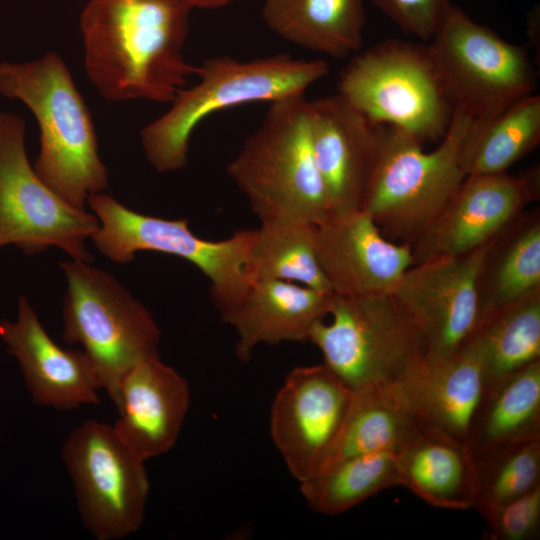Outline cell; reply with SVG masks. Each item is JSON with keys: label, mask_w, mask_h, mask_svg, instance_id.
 I'll return each mask as SVG.
<instances>
[{"label": "cell", "mask_w": 540, "mask_h": 540, "mask_svg": "<svg viewBox=\"0 0 540 540\" xmlns=\"http://www.w3.org/2000/svg\"><path fill=\"white\" fill-rule=\"evenodd\" d=\"M0 338L18 361L36 404L58 410L99 404L97 372L80 349L59 346L46 332L25 296L18 300L15 321H0Z\"/></svg>", "instance_id": "cell-17"}, {"label": "cell", "mask_w": 540, "mask_h": 540, "mask_svg": "<svg viewBox=\"0 0 540 540\" xmlns=\"http://www.w3.org/2000/svg\"><path fill=\"white\" fill-rule=\"evenodd\" d=\"M309 129L330 215L360 210L378 125L335 94L309 100Z\"/></svg>", "instance_id": "cell-18"}, {"label": "cell", "mask_w": 540, "mask_h": 540, "mask_svg": "<svg viewBox=\"0 0 540 540\" xmlns=\"http://www.w3.org/2000/svg\"><path fill=\"white\" fill-rule=\"evenodd\" d=\"M489 243L461 256L415 263L391 292L422 332L427 357L454 355L479 328L478 276Z\"/></svg>", "instance_id": "cell-14"}, {"label": "cell", "mask_w": 540, "mask_h": 540, "mask_svg": "<svg viewBox=\"0 0 540 540\" xmlns=\"http://www.w3.org/2000/svg\"><path fill=\"white\" fill-rule=\"evenodd\" d=\"M66 276L62 338L80 344L113 403L124 374L159 356L161 331L150 311L110 273L88 262L59 263Z\"/></svg>", "instance_id": "cell-7"}, {"label": "cell", "mask_w": 540, "mask_h": 540, "mask_svg": "<svg viewBox=\"0 0 540 540\" xmlns=\"http://www.w3.org/2000/svg\"><path fill=\"white\" fill-rule=\"evenodd\" d=\"M427 45L456 109L473 122L536 90V70L527 51L453 4Z\"/></svg>", "instance_id": "cell-10"}, {"label": "cell", "mask_w": 540, "mask_h": 540, "mask_svg": "<svg viewBox=\"0 0 540 540\" xmlns=\"http://www.w3.org/2000/svg\"><path fill=\"white\" fill-rule=\"evenodd\" d=\"M61 457L81 522L95 539L119 540L141 528L150 491L146 461L113 426L91 419L82 422L68 435Z\"/></svg>", "instance_id": "cell-11"}, {"label": "cell", "mask_w": 540, "mask_h": 540, "mask_svg": "<svg viewBox=\"0 0 540 540\" xmlns=\"http://www.w3.org/2000/svg\"><path fill=\"white\" fill-rule=\"evenodd\" d=\"M99 220L90 239L105 257L119 264L138 251L176 256L193 264L210 281V295L220 316L232 309L251 283L247 271L255 229H244L222 240L197 236L187 219H165L131 210L101 192L87 200Z\"/></svg>", "instance_id": "cell-9"}, {"label": "cell", "mask_w": 540, "mask_h": 540, "mask_svg": "<svg viewBox=\"0 0 540 540\" xmlns=\"http://www.w3.org/2000/svg\"><path fill=\"white\" fill-rule=\"evenodd\" d=\"M471 118L455 110L434 150L410 135L378 125V138L361 209L391 241L412 243L456 193L466 175L459 152Z\"/></svg>", "instance_id": "cell-4"}, {"label": "cell", "mask_w": 540, "mask_h": 540, "mask_svg": "<svg viewBox=\"0 0 540 540\" xmlns=\"http://www.w3.org/2000/svg\"><path fill=\"white\" fill-rule=\"evenodd\" d=\"M405 34L428 43L451 0H370Z\"/></svg>", "instance_id": "cell-33"}, {"label": "cell", "mask_w": 540, "mask_h": 540, "mask_svg": "<svg viewBox=\"0 0 540 540\" xmlns=\"http://www.w3.org/2000/svg\"><path fill=\"white\" fill-rule=\"evenodd\" d=\"M113 428L141 459L159 457L176 444L190 407L186 379L159 356L137 362L122 377Z\"/></svg>", "instance_id": "cell-19"}, {"label": "cell", "mask_w": 540, "mask_h": 540, "mask_svg": "<svg viewBox=\"0 0 540 540\" xmlns=\"http://www.w3.org/2000/svg\"><path fill=\"white\" fill-rule=\"evenodd\" d=\"M540 439V360L484 390L469 424L471 454Z\"/></svg>", "instance_id": "cell-25"}, {"label": "cell", "mask_w": 540, "mask_h": 540, "mask_svg": "<svg viewBox=\"0 0 540 540\" xmlns=\"http://www.w3.org/2000/svg\"><path fill=\"white\" fill-rule=\"evenodd\" d=\"M227 173L261 222L330 216L310 140L309 100L294 95L270 103L259 127L227 165Z\"/></svg>", "instance_id": "cell-5"}, {"label": "cell", "mask_w": 540, "mask_h": 540, "mask_svg": "<svg viewBox=\"0 0 540 540\" xmlns=\"http://www.w3.org/2000/svg\"><path fill=\"white\" fill-rule=\"evenodd\" d=\"M420 427L466 443L484 392L481 362L472 345L445 358L426 357L387 388Z\"/></svg>", "instance_id": "cell-20"}, {"label": "cell", "mask_w": 540, "mask_h": 540, "mask_svg": "<svg viewBox=\"0 0 540 540\" xmlns=\"http://www.w3.org/2000/svg\"><path fill=\"white\" fill-rule=\"evenodd\" d=\"M467 344L479 356L484 390L540 360V289L487 319Z\"/></svg>", "instance_id": "cell-27"}, {"label": "cell", "mask_w": 540, "mask_h": 540, "mask_svg": "<svg viewBox=\"0 0 540 540\" xmlns=\"http://www.w3.org/2000/svg\"><path fill=\"white\" fill-rule=\"evenodd\" d=\"M333 294L274 279L251 280L240 301L221 316L235 330L236 357L247 362L256 347L306 342L329 315Z\"/></svg>", "instance_id": "cell-21"}, {"label": "cell", "mask_w": 540, "mask_h": 540, "mask_svg": "<svg viewBox=\"0 0 540 540\" xmlns=\"http://www.w3.org/2000/svg\"><path fill=\"white\" fill-rule=\"evenodd\" d=\"M24 136V120L0 112V248L14 245L32 256L58 247L74 260L93 262L86 240L99 228L98 218L70 206L38 177Z\"/></svg>", "instance_id": "cell-12"}, {"label": "cell", "mask_w": 540, "mask_h": 540, "mask_svg": "<svg viewBox=\"0 0 540 540\" xmlns=\"http://www.w3.org/2000/svg\"><path fill=\"white\" fill-rule=\"evenodd\" d=\"M0 95L23 102L36 118L40 153L33 168L55 194L84 210L90 195L107 189L90 111L56 52L24 63L0 62Z\"/></svg>", "instance_id": "cell-2"}, {"label": "cell", "mask_w": 540, "mask_h": 540, "mask_svg": "<svg viewBox=\"0 0 540 540\" xmlns=\"http://www.w3.org/2000/svg\"><path fill=\"white\" fill-rule=\"evenodd\" d=\"M193 8L217 9L231 4L236 0H185Z\"/></svg>", "instance_id": "cell-34"}, {"label": "cell", "mask_w": 540, "mask_h": 540, "mask_svg": "<svg viewBox=\"0 0 540 540\" xmlns=\"http://www.w3.org/2000/svg\"><path fill=\"white\" fill-rule=\"evenodd\" d=\"M191 10L185 0H90L80 28L99 94L171 103L196 71L183 54Z\"/></svg>", "instance_id": "cell-1"}, {"label": "cell", "mask_w": 540, "mask_h": 540, "mask_svg": "<svg viewBox=\"0 0 540 540\" xmlns=\"http://www.w3.org/2000/svg\"><path fill=\"white\" fill-rule=\"evenodd\" d=\"M540 289V214L524 210L494 237L478 276L479 327Z\"/></svg>", "instance_id": "cell-23"}, {"label": "cell", "mask_w": 540, "mask_h": 540, "mask_svg": "<svg viewBox=\"0 0 540 540\" xmlns=\"http://www.w3.org/2000/svg\"><path fill=\"white\" fill-rule=\"evenodd\" d=\"M329 72L325 60L286 54L251 60L208 58L196 67L199 82L182 88L171 107L142 129L145 155L158 172L179 170L187 163L194 129L211 114L241 104L303 95Z\"/></svg>", "instance_id": "cell-3"}, {"label": "cell", "mask_w": 540, "mask_h": 540, "mask_svg": "<svg viewBox=\"0 0 540 540\" xmlns=\"http://www.w3.org/2000/svg\"><path fill=\"white\" fill-rule=\"evenodd\" d=\"M539 169L519 176L468 175L412 243L414 264L461 256L488 244L539 197Z\"/></svg>", "instance_id": "cell-15"}, {"label": "cell", "mask_w": 540, "mask_h": 540, "mask_svg": "<svg viewBox=\"0 0 540 540\" xmlns=\"http://www.w3.org/2000/svg\"><path fill=\"white\" fill-rule=\"evenodd\" d=\"M400 486L447 510L475 506L473 460L466 443L420 428L396 452Z\"/></svg>", "instance_id": "cell-22"}, {"label": "cell", "mask_w": 540, "mask_h": 540, "mask_svg": "<svg viewBox=\"0 0 540 540\" xmlns=\"http://www.w3.org/2000/svg\"><path fill=\"white\" fill-rule=\"evenodd\" d=\"M353 391L324 363L293 368L277 391L270 434L288 471L299 482L330 464Z\"/></svg>", "instance_id": "cell-13"}, {"label": "cell", "mask_w": 540, "mask_h": 540, "mask_svg": "<svg viewBox=\"0 0 540 540\" xmlns=\"http://www.w3.org/2000/svg\"><path fill=\"white\" fill-rule=\"evenodd\" d=\"M315 228L300 220L261 222L247 263L250 279L282 280L332 294L317 258Z\"/></svg>", "instance_id": "cell-28"}, {"label": "cell", "mask_w": 540, "mask_h": 540, "mask_svg": "<svg viewBox=\"0 0 540 540\" xmlns=\"http://www.w3.org/2000/svg\"><path fill=\"white\" fill-rule=\"evenodd\" d=\"M261 15L279 37L332 58L362 47L363 0H264Z\"/></svg>", "instance_id": "cell-24"}, {"label": "cell", "mask_w": 540, "mask_h": 540, "mask_svg": "<svg viewBox=\"0 0 540 540\" xmlns=\"http://www.w3.org/2000/svg\"><path fill=\"white\" fill-rule=\"evenodd\" d=\"M487 540H533L540 533V486L484 517Z\"/></svg>", "instance_id": "cell-32"}, {"label": "cell", "mask_w": 540, "mask_h": 540, "mask_svg": "<svg viewBox=\"0 0 540 540\" xmlns=\"http://www.w3.org/2000/svg\"><path fill=\"white\" fill-rule=\"evenodd\" d=\"M540 142V96H524L492 117L473 122L459 161L466 176L506 172Z\"/></svg>", "instance_id": "cell-26"}, {"label": "cell", "mask_w": 540, "mask_h": 540, "mask_svg": "<svg viewBox=\"0 0 540 540\" xmlns=\"http://www.w3.org/2000/svg\"><path fill=\"white\" fill-rule=\"evenodd\" d=\"M299 484L302 497L313 511L338 515L383 490L400 486L396 452L346 457Z\"/></svg>", "instance_id": "cell-29"}, {"label": "cell", "mask_w": 540, "mask_h": 540, "mask_svg": "<svg viewBox=\"0 0 540 540\" xmlns=\"http://www.w3.org/2000/svg\"><path fill=\"white\" fill-rule=\"evenodd\" d=\"M315 245L331 292L339 296L389 294L414 264L411 245L386 238L362 209L316 225Z\"/></svg>", "instance_id": "cell-16"}, {"label": "cell", "mask_w": 540, "mask_h": 540, "mask_svg": "<svg viewBox=\"0 0 540 540\" xmlns=\"http://www.w3.org/2000/svg\"><path fill=\"white\" fill-rule=\"evenodd\" d=\"M328 317L315 324L308 341L352 390L389 388L428 356L422 332L391 293L333 294Z\"/></svg>", "instance_id": "cell-8"}, {"label": "cell", "mask_w": 540, "mask_h": 540, "mask_svg": "<svg viewBox=\"0 0 540 540\" xmlns=\"http://www.w3.org/2000/svg\"><path fill=\"white\" fill-rule=\"evenodd\" d=\"M352 391L348 416L328 466L353 455L397 452L419 429L387 388L365 386Z\"/></svg>", "instance_id": "cell-30"}, {"label": "cell", "mask_w": 540, "mask_h": 540, "mask_svg": "<svg viewBox=\"0 0 540 540\" xmlns=\"http://www.w3.org/2000/svg\"><path fill=\"white\" fill-rule=\"evenodd\" d=\"M471 455L474 508L483 518L540 486V439L497 445Z\"/></svg>", "instance_id": "cell-31"}, {"label": "cell", "mask_w": 540, "mask_h": 540, "mask_svg": "<svg viewBox=\"0 0 540 540\" xmlns=\"http://www.w3.org/2000/svg\"><path fill=\"white\" fill-rule=\"evenodd\" d=\"M337 88L372 124L394 127L423 145L445 136L456 110L425 42L388 39L358 51Z\"/></svg>", "instance_id": "cell-6"}]
</instances>
